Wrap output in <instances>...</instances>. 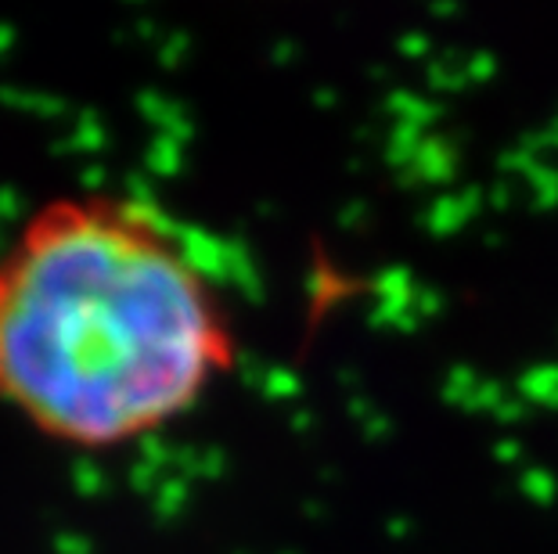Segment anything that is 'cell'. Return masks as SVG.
<instances>
[{
	"instance_id": "1",
	"label": "cell",
	"mask_w": 558,
	"mask_h": 554,
	"mask_svg": "<svg viewBox=\"0 0 558 554\" xmlns=\"http://www.w3.org/2000/svg\"><path fill=\"white\" fill-rule=\"evenodd\" d=\"M242 360L228 288L134 192L44 198L0 245V407L69 451L177 426Z\"/></svg>"
}]
</instances>
